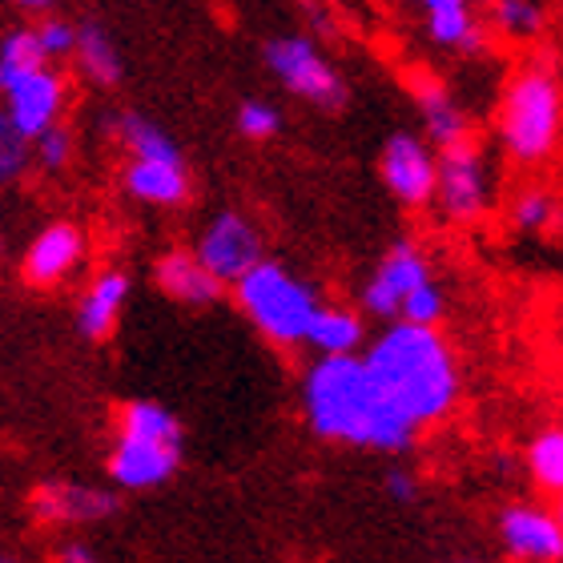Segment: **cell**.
<instances>
[{
  "label": "cell",
  "mask_w": 563,
  "mask_h": 563,
  "mask_svg": "<svg viewBox=\"0 0 563 563\" xmlns=\"http://www.w3.org/2000/svg\"><path fill=\"white\" fill-rule=\"evenodd\" d=\"M378 399L407 427L431 422L455 399V366L431 327H399L366 354L363 363Z\"/></svg>",
  "instance_id": "6da1fadb"
},
{
  "label": "cell",
  "mask_w": 563,
  "mask_h": 563,
  "mask_svg": "<svg viewBox=\"0 0 563 563\" xmlns=\"http://www.w3.org/2000/svg\"><path fill=\"white\" fill-rule=\"evenodd\" d=\"M306 411L318 434L346 439V443L383 446V451H402L411 443V427L378 399L358 358H327L314 366L306 383Z\"/></svg>",
  "instance_id": "7a4b0ae2"
},
{
  "label": "cell",
  "mask_w": 563,
  "mask_h": 563,
  "mask_svg": "<svg viewBox=\"0 0 563 563\" xmlns=\"http://www.w3.org/2000/svg\"><path fill=\"white\" fill-rule=\"evenodd\" d=\"M242 302H246L250 318L278 342L306 339L318 318L314 294L306 290L302 282H294L282 266H274V262H258L242 278Z\"/></svg>",
  "instance_id": "3957f363"
},
{
  "label": "cell",
  "mask_w": 563,
  "mask_h": 563,
  "mask_svg": "<svg viewBox=\"0 0 563 563\" xmlns=\"http://www.w3.org/2000/svg\"><path fill=\"white\" fill-rule=\"evenodd\" d=\"M507 145L519 157H543L555 145V130H560V89L555 77L548 73H528L511 85L507 93V113H504Z\"/></svg>",
  "instance_id": "277c9868"
},
{
  "label": "cell",
  "mask_w": 563,
  "mask_h": 563,
  "mask_svg": "<svg viewBox=\"0 0 563 563\" xmlns=\"http://www.w3.org/2000/svg\"><path fill=\"white\" fill-rule=\"evenodd\" d=\"M266 60H271V69L286 81V89H294V93L306 97V101L327 106V109H339L342 101H346V89H342L339 73L330 69L327 60L314 53V45L302 41V36H278V41H271Z\"/></svg>",
  "instance_id": "5b68a950"
},
{
  "label": "cell",
  "mask_w": 563,
  "mask_h": 563,
  "mask_svg": "<svg viewBox=\"0 0 563 563\" xmlns=\"http://www.w3.org/2000/svg\"><path fill=\"white\" fill-rule=\"evenodd\" d=\"M198 262L213 282H230V278L242 282L262 262L258 234H254L238 213H225V218H218V222L206 230V238H201Z\"/></svg>",
  "instance_id": "8992f818"
},
{
  "label": "cell",
  "mask_w": 563,
  "mask_h": 563,
  "mask_svg": "<svg viewBox=\"0 0 563 563\" xmlns=\"http://www.w3.org/2000/svg\"><path fill=\"white\" fill-rule=\"evenodd\" d=\"M434 189L443 194V206L455 218H475L483 210V162L467 137L446 145L443 162L434 165Z\"/></svg>",
  "instance_id": "52a82bcc"
},
{
  "label": "cell",
  "mask_w": 563,
  "mask_h": 563,
  "mask_svg": "<svg viewBox=\"0 0 563 563\" xmlns=\"http://www.w3.org/2000/svg\"><path fill=\"white\" fill-rule=\"evenodd\" d=\"M383 177L395 198H402L407 206H422L434 194V162L427 145L407 133L390 137L383 150Z\"/></svg>",
  "instance_id": "ba28073f"
},
{
  "label": "cell",
  "mask_w": 563,
  "mask_h": 563,
  "mask_svg": "<svg viewBox=\"0 0 563 563\" xmlns=\"http://www.w3.org/2000/svg\"><path fill=\"white\" fill-rule=\"evenodd\" d=\"M427 262L415 254L411 246H395L387 254V262L378 266L375 282L366 286V306L375 310V314H395L402 310V302L411 298L419 286H427Z\"/></svg>",
  "instance_id": "9c48e42d"
},
{
  "label": "cell",
  "mask_w": 563,
  "mask_h": 563,
  "mask_svg": "<svg viewBox=\"0 0 563 563\" xmlns=\"http://www.w3.org/2000/svg\"><path fill=\"white\" fill-rule=\"evenodd\" d=\"M177 459H181V446L174 443H141V439H121L118 451H113V479L121 487H157L177 471Z\"/></svg>",
  "instance_id": "30bf717a"
},
{
  "label": "cell",
  "mask_w": 563,
  "mask_h": 563,
  "mask_svg": "<svg viewBox=\"0 0 563 563\" xmlns=\"http://www.w3.org/2000/svg\"><path fill=\"white\" fill-rule=\"evenodd\" d=\"M9 97H12L9 121L16 125L21 137H41L45 130H53V118H57L60 109V81L53 73L41 69L36 77L9 89Z\"/></svg>",
  "instance_id": "8fae6325"
},
{
  "label": "cell",
  "mask_w": 563,
  "mask_h": 563,
  "mask_svg": "<svg viewBox=\"0 0 563 563\" xmlns=\"http://www.w3.org/2000/svg\"><path fill=\"white\" fill-rule=\"evenodd\" d=\"M33 507L41 519H53V523H77V519H101L109 516L118 499L106 492H93V487H73V483H45L33 492Z\"/></svg>",
  "instance_id": "7c38bea8"
},
{
  "label": "cell",
  "mask_w": 563,
  "mask_h": 563,
  "mask_svg": "<svg viewBox=\"0 0 563 563\" xmlns=\"http://www.w3.org/2000/svg\"><path fill=\"white\" fill-rule=\"evenodd\" d=\"M504 540L516 555L528 560H560L563 552V531L552 516L531 511V507H511L504 516Z\"/></svg>",
  "instance_id": "4fadbf2b"
},
{
  "label": "cell",
  "mask_w": 563,
  "mask_h": 563,
  "mask_svg": "<svg viewBox=\"0 0 563 563\" xmlns=\"http://www.w3.org/2000/svg\"><path fill=\"white\" fill-rule=\"evenodd\" d=\"M77 254H81V234L73 225H53L29 250L24 274H29V282H57L77 262Z\"/></svg>",
  "instance_id": "5bb4252c"
},
{
  "label": "cell",
  "mask_w": 563,
  "mask_h": 563,
  "mask_svg": "<svg viewBox=\"0 0 563 563\" xmlns=\"http://www.w3.org/2000/svg\"><path fill=\"white\" fill-rule=\"evenodd\" d=\"M157 282H162L165 294H174L181 302H213L222 294V282H213L210 274L201 271V262L194 254H165L157 262Z\"/></svg>",
  "instance_id": "9a60e30c"
},
{
  "label": "cell",
  "mask_w": 563,
  "mask_h": 563,
  "mask_svg": "<svg viewBox=\"0 0 563 563\" xmlns=\"http://www.w3.org/2000/svg\"><path fill=\"white\" fill-rule=\"evenodd\" d=\"M125 294H130V278L125 274H101L89 286L81 302V330L89 339H106L109 330H113V318H118Z\"/></svg>",
  "instance_id": "2e32d148"
},
{
  "label": "cell",
  "mask_w": 563,
  "mask_h": 563,
  "mask_svg": "<svg viewBox=\"0 0 563 563\" xmlns=\"http://www.w3.org/2000/svg\"><path fill=\"white\" fill-rule=\"evenodd\" d=\"M125 181H130V189L137 198L162 201V206H177V201H186V194H189V181L181 165L137 162V165H130V177H125Z\"/></svg>",
  "instance_id": "e0dca14e"
},
{
  "label": "cell",
  "mask_w": 563,
  "mask_h": 563,
  "mask_svg": "<svg viewBox=\"0 0 563 563\" xmlns=\"http://www.w3.org/2000/svg\"><path fill=\"white\" fill-rule=\"evenodd\" d=\"M45 69V53L36 45V33H9L0 41V89H16L21 81Z\"/></svg>",
  "instance_id": "ac0fdd59"
},
{
  "label": "cell",
  "mask_w": 563,
  "mask_h": 563,
  "mask_svg": "<svg viewBox=\"0 0 563 563\" xmlns=\"http://www.w3.org/2000/svg\"><path fill=\"white\" fill-rule=\"evenodd\" d=\"M306 339L314 342L318 351H327V358H346L358 346V339H363V327L346 310H318L314 327H310Z\"/></svg>",
  "instance_id": "d6986e66"
},
{
  "label": "cell",
  "mask_w": 563,
  "mask_h": 563,
  "mask_svg": "<svg viewBox=\"0 0 563 563\" xmlns=\"http://www.w3.org/2000/svg\"><path fill=\"white\" fill-rule=\"evenodd\" d=\"M121 439H141V443H174L181 446V427L157 402H133L125 411V434Z\"/></svg>",
  "instance_id": "ffe728a7"
},
{
  "label": "cell",
  "mask_w": 563,
  "mask_h": 563,
  "mask_svg": "<svg viewBox=\"0 0 563 563\" xmlns=\"http://www.w3.org/2000/svg\"><path fill=\"white\" fill-rule=\"evenodd\" d=\"M427 24H431V36L439 45L475 48V24H471L467 4H459V0H431L427 4Z\"/></svg>",
  "instance_id": "44dd1931"
},
{
  "label": "cell",
  "mask_w": 563,
  "mask_h": 563,
  "mask_svg": "<svg viewBox=\"0 0 563 563\" xmlns=\"http://www.w3.org/2000/svg\"><path fill=\"white\" fill-rule=\"evenodd\" d=\"M121 137L130 141L133 153H137V162H150V165H181V153L162 130H153L145 118H125L121 121Z\"/></svg>",
  "instance_id": "7402d4cb"
},
{
  "label": "cell",
  "mask_w": 563,
  "mask_h": 563,
  "mask_svg": "<svg viewBox=\"0 0 563 563\" xmlns=\"http://www.w3.org/2000/svg\"><path fill=\"white\" fill-rule=\"evenodd\" d=\"M77 53H81V65L89 73H93L97 81L113 85L121 77V60L118 53H113V45H109V36L97 29V24H85L81 33H77Z\"/></svg>",
  "instance_id": "603a6c76"
},
{
  "label": "cell",
  "mask_w": 563,
  "mask_h": 563,
  "mask_svg": "<svg viewBox=\"0 0 563 563\" xmlns=\"http://www.w3.org/2000/svg\"><path fill=\"white\" fill-rule=\"evenodd\" d=\"M422 109H427V130H431L434 141H443V145H459L463 141V118L455 113V106L446 101L439 89H422Z\"/></svg>",
  "instance_id": "cb8c5ba5"
},
{
  "label": "cell",
  "mask_w": 563,
  "mask_h": 563,
  "mask_svg": "<svg viewBox=\"0 0 563 563\" xmlns=\"http://www.w3.org/2000/svg\"><path fill=\"white\" fill-rule=\"evenodd\" d=\"M531 471H536V479H540L548 492H560L563 487V434L560 431H548L536 439V446H531Z\"/></svg>",
  "instance_id": "d4e9b609"
},
{
  "label": "cell",
  "mask_w": 563,
  "mask_h": 563,
  "mask_svg": "<svg viewBox=\"0 0 563 563\" xmlns=\"http://www.w3.org/2000/svg\"><path fill=\"white\" fill-rule=\"evenodd\" d=\"M24 157H29V150H24V137L16 133V125L0 113V181H9V177L21 174Z\"/></svg>",
  "instance_id": "484cf974"
},
{
  "label": "cell",
  "mask_w": 563,
  "mask_h": 563,
  "mask_svg": "<svg viewBox=\"0 0 563 563\" xmlns=\"http://www.w3.org/2000/svg\"><path fill=\"white\" fill-rule=\"evenodd\" d=\"M439 310H443V294L434 290L431 282L427 286H419V290L402 302V314H407V327H431L434 318H439Z\"/></svg>",
  "instance_id": "4316f807"
},
{
  "label": "cell",
  "mask_w": 563,
  "mask_h": 563,
  "mask_svg": "<svg viewBox=\"0 0 563 563\" xmlns=\"http://www.w3.org/2000/svg\"><path fill=\"white\" fill-rule=\"evenodd\" d=\"M238 130L246 137H274L278 133V113L271 106H262V101H246L238 109Z\"/></svg>",
  "instance_id": "83f0119b"
},
{
  "label": "cell",
  "mask_w": 563,
  "mask_h": 563,
  "mask_svg": "<svg viewBox=\"0 0 563 563\" xmlns=\"http://www.w3.org/2000/svg\"><path fill=\"white\" fill-rule=\"evenodd\" d=\"M499 21H504L511 33H536L543 21V12L536 9V4H528V0H507L504 9H499Z\"/></svg>",
  "instance_id": "f1b7e54d"
},
{
  "label": "cell",
  "mask_w": 563,
  "mask_h": 563,
  "mask_svg": "<svg viewBox=\"0 0 563 563\" xmlns=\"http://www.w3.org/2000/svg\"><path fill=\"white\" fill-rule=\"evenodd\" d=\"M36 45H41V53H69L73 45H77V29L65 21H45L41 29H36Z\"/></svg>",
  "instance_id": "f546056e"
},
{
  "label": "cell",
  "mask_w": 563,
  "mask_h": 563,
  "mask_svg": "<svg viewBox=\"0 0 563 563\" xmlns=\"http://www.w3.org/2000/svg\"><path fill=\"white\" fill-rule=\"evenodd\" d=\"M555 213V201L548 198V194H528V198L516 206V222L528 225V230H540V225L552 222Z\"/></svg>",
  "instance_id": "4dcf8cb0"
},
{
  "label": "cell",
  "mask_w": 563,
  "mask_h": 563,
  "mask_svg": "<svg viewBox=\"0 0 563 563\" xmlns=\"http://www.w3.org/2000/svg\"><path fill=\"white\" fill-rule=\"evenodd\" d=\"M41 162H45L48 169H60V165L69 162V133L65 130L41 133Z\"/></svg>",
  "instance_id": "1f68e13d"
},
{
  "label": "cell",
  "mask_w": 563,
  "mask_h": 563,
  "mask_svg": "<svg viewBox=\"0 0 563 563\" xmlns=\"http://www.w3.org/2000/svg\"><path fill=\"white\" fill-rule=\"evenodd\" d=\"M387 487H390L395 495H399V499H411V495H415V483L407 479L402 471H390V475H387Z\"/></svg>",
  "instance_id": "d6a6232c"
},
{
  "label": "cell",
  "mask_w": 563,
  "mask_h": 563,
  "mask_svg": "<svg viewBox=\"0 0 563 563\" xmlns=\"http://www.w3.org/2000/svg\"><path fill=\"white\" fill-rule=\"evenodd\" d=\"M60 563H97V560L85 552V548H65V552H60Z\"/></svg>",
  "instance_id": "836d02e7"
},
{
  "label": "cell",
  "mask_w": 563,
  "mask_h": 563,
  "mask_svg": "<svg viewBox=\"0 0 563 563\" xmlns=\"http://www.w3.org/2000/svg\"><path fill=\"white\" fill-rule=\"evenodd\" d=\"M0 563H16V560H12V555H0Z\"/></svg>",
  "instance_id": "e575fe53"
}]
</instances>
